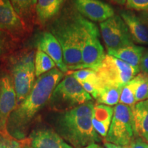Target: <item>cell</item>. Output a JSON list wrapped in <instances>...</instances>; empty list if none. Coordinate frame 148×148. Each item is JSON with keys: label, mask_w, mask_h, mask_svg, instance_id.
<instances>
[{"label": "cell", "mask_w": 148, "mask_h": 148, "mask_svg": "<svg viewBox=\"0 0 148 148\" xmlns=\"http://www.w3.org/2000/svg\"><path fill=\"white\" fill-rule=\"evenodd\" d=\"M94 106L88 101L66 110L60 118L61 135L75 147H84L101 140L92 123Z\"/></svg>", "instance_id": "obj_2"}, {"label": "cell", "mask_w": 148, "mask_h": 148, "mask_svg": "<svg viewBox=\"0 0 148 148\" xmlns=\"http://www.w3.org/2000/svg\"><path fill=\"white\" fill-rule=\"evenodd\" d=\"M16 107V95L12 76L0 73V135H10L7 126L11 113Z\"/></svg>", "instance_id": "obj_10"}, {"label": "cell", "mask_w": 148, "mask_h": 148, "mask_svg": "<svg viewBox=\"0 0 148 148\" xmlns=\"http://www.w3.org/2000/svg\"><path fill=\"white\" fill-rule=\"evenodd\" d=\"M37 49H39L45 52L54 61L57 68L62 72L66 73L68 71L64 61L63 52L61 46L56 38V37L51 32H43L38 37L36 41Z\"/></svg>", "instance_id": "obj_14"}, {"label": "cell", "mask_w": 148, "mask_h": 148, "mask_svg": "<svg viewBox=\"0 0 148 148\" xmlns=\"http://www.w3.org/2000/svg\"><path fill=\"white\" fill-rule=\"evenodd\" d=\"M80 34L82 66L81 69L95 70L105 57L104 50L99 40L97 25L78 14Z\"/></svg>", "instance_id": "obj_4"}, {"label": "cell", "mask_w": 148, "mask_h": 148, "mask_svg": "<svg viewBox=\"0 0 148 148\" xmlns=\"http://www.w3.org/2000/svg\"><path fill=\"white\" fill-rule=\"evenodd\" d=\"M123 86H106L97 99L99 104L114 106L119 101L120 95Z\"/></svg>", "instance_id": "obj_22"}, {"label": "cell", "mask_w": 148, "mask_h": 148, "mask_svg": "<svg viewBox=\"0 0 148 148\" xmlns=\"http://www.w3.org/2000/svg\"><path fill=\"white\" fill-rule=\"evenodd\" d=\"M11 74L17 106L28 96L36 81L34 51L14 61L11 68Z\"/></svg>", "instance_id": "obj_8"}, {"label": "cell", "mask_w": 148, "mask_h": 148, "mask_svg": "<svg viewBox=\"0 0 148 148\" xmlns=\"http://www.w3.org/2000/svg\"><path fill=\"white\" fill-rule=\"evenodd\" d=\"M104 146L106 148H129L128 145L127 146H122L116 145V144H113L111 143H108V142H104Z\"/></svg>", "instance_id": "obj_30"}, {"label": "cell", "mask_w": 148, "mask_h": 148, "mask_svg": "<svg viewBox=\"0 0 148 148\" xmlns=\"http://www.w3.org/2000/svg\"><path fill=\"white\" fill-rule=\"evenodd\" d=\"M75 10L92 21L103 22L114 15L111 5L100 0H73Z\"/></svg>", "instance_id": "obj_11"}, {"label": "cell", "mask_w": 148, "mask_h": 148, "mask_svg": "<svg viewBox=\"0 0 148 148\" xmlns=\"http://www.w3.org/2000/svg\"><path fill=\"white\" fill-rule=\"evenodd\" d=\"M22 140L18 141L10 135H0V148H21Z\"/></svg>", "instance_id": "obj_26"}, {"label": "cell", "mask_w": 148, "mask_h": 148, "mask_svg": "<svg viewBox=\"0 0 148 148\" xmlns=\"http://www.w3.org/2000/svg\"><path fill=\"white\" fill-rule=\"evenodd\" d=\"M146 49L143 46L132 45L117 49H108V54L124 61L133 67L139 69L142 56Z\"/></svg>", "instance_id": "obj_18"}, {"label": "cell", "mask_w": 148, "mask_h": 148, "mask_svg": "<svg viewBox=\"0 0 148 148\" xmlns=\"http://www.w3.org/2000/svg\"><path fill=\"white\" fill-rule=\"evenodd\" d=\"M29 140L34 148H73L56 132L49 129L34 131L30 135Z\"/></svg>", "instance_id": "obj_15"}, {"label": "cell", "mask_w": 148, "mask_h": 148, "mask_svg": "<svg viewBox=\"0 0 148 148\" xmlns=\"http://www.w3.org/2000/svg\"><path fill=\"white\" fill-rule=\"evenodd\" d=\"M91 99V95L71 75H66L60 81L50 98L52 106L58 109L76 107L90 101Z\"/></svg>", "instance_id": "obj_5"}, {"label": "cell", "mask_w": 148, "mask_h": 148, "mask_svg": "<svg viewBox=\"0 0 148 148\" xmlns=\"http://www.w3.org/2000/svg\"><path fill=\"white\" fill-rule=\"evenodd\" d=\"M64 73L58 68L40 75L35 81L32 89L21 104L16 107L8 121V132L10 135L20 138L37 112L50 99L52 92Z\"/></svg>", "instance_id": "obj_1"}, {"label": "cell", "mask_w": 148, "mask_h": 148, "mask_svg": "<svg viewBox=\"0 0 148 148\" xmlns=\"http://www.w3.org/2000/svg\"><path fill=\"white\" fill-rule=\"evenodd\" d=\"M56 65L54 61L47 54L39 49H37L35 53L34 69L36 77H38L51 70L54 69Z\"/></svg>", "instance_id": "obj_21"}, {"label": "cell", "mask_w": 148, "mask_h": 148, "mask_svg": "<svg viewBox=\"0 0 148 148\" xmlns=\"http://www.w3.org/2000/svg\"><path fill=\"white\" fill-rule=\"evenodd\" d=\"M132 111L134 134L148 143V99L136 103Z\"/></svg>", "instance_id": "obj_16"}, {"label": "cell", "mask_w": 148, "mask_h": 148, "mask_svg": "<svg viewBox=\"0 0 148 148\" xmlns=\"http://www.w3.org/2000/svg\"><path fill=\"white\" fill-rule=\"evenodd\" d=\"M139 14L140 16H142V17H143L144 19H145V21L148 23V11H147V12H140Z\"/></svg>", "instance_id": "obj_33"}, {"label": "cell", "mask_w": 148, "mask_h": 148, "mask_svg": "<svg viewBox=\"0 0 148 148\" xmlns=\"http://www.w3.org/2000/svg\"><path fill=\"white\" fill-rule=\"evenodd\" d=\"M134 135L132 108L118 103L114 108L113 116L105 141L127 146L134 139Z\"/></svg>", "instance_id": "obj_7"}, {"label": "cell", "mask_w": 148, "mask_h": 148, "mask_svg": "<svg viewBox=\"0 0 148 148\" xmlns=\"http://www.w3.org/2000/svg\"><path fill=\"white\" fill-rule=\"evenodd\" d=\"M136 79V87L135 90L136 102L148 99V74L139 73L135 76Z\"/></svg>", "instance_id": "obj_24"}, {"label": "cell", "mask_w": 148, "mask_h": 148, "mask_svg": "<svg viewBox=\"0 0 148 148\" xmlns=\"http://www.w3.org/2000/svg\"><path fill=\"white\" fill-rule=\"evenodd\" d=\"M0 30L14 36L26 31L25 22L16 13L10 0H0Z\"/></svg>", "instance_id": "obj_12"}, {"label": "cell", "mask_w": 148, "mask_h": 148, "mask_svg": "<svg viewBox=\"0 0 148 148\" xmlns=\"http://www.w3.org/2000/svg\"><path fill=\"white\" fill-rule=\"evenodd\" d=\"M120 16L126 24L134 43L148 45L147 22L139 14L130 10H121Z\"/></svg>", "instance_id": "obj_13"}, {"label": "cell", "mask_w": 148, "mask_h": 148, "mask_svg": "<svg viewBox=\"0 0 148 148\" xmlns=\"http://www.w3.org/2000/svg\"><path fill=\"white\" fill-rule=\"evenodd\" d=\"M78 14L75 8H66L50 27V32L60 43L64 63L69 70H79L82 66Z\"/></svg>", "instance_id": "obj_3"}, {"label": "cell", "mask_w": 148, "mask_h": 148, "mask_svg": "<svg viewBox=\"0 0 148 148\" xmlns=\"http://www.w3.org/2000/svg\"><path fill=\"white\" fill-rule=\"evenodd\" d=\"M95 71L105 86H123L139 73L140 69L107 54Z\"/></svg>", "instance_id": "obj_6"}, {"label": "cell", "mask_w": 148, "mask_h": 148, "mask_svg": "<svg viewBox=\"0 0 148 148\" xmlns=\"http://www.w3.org/2000/svg\"><path fill=\"white\" fill-rule=\"evenodd\" d=\"M65 0H37L36 14L38 21L45 25L58 15Z\"/></svg>", "instance_id": "obj_19"}, {"label": "cell", "mask_w": 148, "mask_h": 148, "mask_svg": "<svg viewBox=\"0 0 148 148\" xmlns=\"http://www.w3.org/2000/svg\"><path fill=\"white\" fill-rule=\"evenodd\" d=\"M125 7L128 10L147 12L148 11V0H127Z\"/></svg>", "instance_id": "obj_25"}, {"label": "cell", "mask_w": 148, "mask_h": 148, "mask_svg": "<svg viewBox=\"0 0 148 148\" xmlns=\"http://www.w3.org/2000/svg\"><path fill=\"white\" fill-rule=\"evenodd\" d=\"M109 1H110L111 2L114 3H116V4L123 5H125V3H126L127 0H109Z\"/></svg>", "instance_id": "obj_32"}, {"label": "cell", "mask_w": 148, "mask_h": 148, "mask_svg": "<svg viewBox=\"0 0 148 148\" xmlns=\"http://www.w3.org/2000/svg\"><path fill=\"white\" fill-rule=\"evenodd\" d=\"M139 68L142 73L148 74V49H146L142 56Z\"/></svg>", "instance_id": "obj_29"}, {"label": "cell", "mask_w": 148, "mask_h": 148, "mask_svg": "<svg viewBox=\"0 0 148 148\" xmlns=\"http://www.w3.org/2000/svg\"><path fill=\"white\" fill-rule=\"evenodd\" d=\"M7 34L0 30V57L5 53L8 45Z\"/></svg>", "instance_id": "obj_28"}, {"label": "cell", "mask_w": 148, "mask_h": 148, "mask_svg": "<svg viewBox=\"0 0 148 148\" xmlns=\"http://www.w3.org/2000/svg\"><path fill=\"white\" fill-rule=\"evenodd\" d=\"M12 6L20 17L25 22L30 21L36 12L37 0H10Z\"/></svg>", "instance_id": "obj_20"}, {"label": "cell", "mask_w": 148, "mask_h": 148, "mask_svg": "<svg viewBox=\"0 0 148 148\" xmlns=\"http://www.w3.org/2000/svg\"><path fill=\"white\" fill-rule=\"evenodd\" d=\"M82 148H103V147H101V146L97 145V144L92 143V144H90V145H88L87 146H86V147H82Z\"/></svg>", "instance_id": "obj_34"}, {"label": "cell", "mask_w": 148, "mask_h": 148, "mask_svg": "<svg viewBox=\"0 0 148 148\" xmlns=\"http://www.w3.org/2000/svg\"><path fill=\"white\" fill-rule=\"evenodd\" d=\"M99 27L107 49H117L134 44L126 24L119 15L114 14L101 22Z\"/></svg>", "instance_id": "obj_9"}, {"label": "cell", "mask_w": 148, "mask_h": 148, "mask_svg": "<svg viewBox=\"0 0 148 148\" xmlns=\"http://www.w3.org/2000/svg\"><path fill=\"white\" fill-rule=\"evenodd\" d=\"M128 147L129 148H148V143L143 138L137 136L134 138Z\"/></svg>", "instance_id": "obj_27"}, {"label": "cell", "mask_w": 148, "mask_h": 148, "mask_svg": "<svg viewBox=\"0 0 148 148\" xmlns=\"http://www.w3.org/2000/svg\"><path fill=\"white\" fill-rule=\"evenodd\" d=\"M30 143V140L26 139L22 140V147L21 148H34L33 147H30L29 145V143Z\"/></svg>", "instance_id": "obj_31"}, {"label": "cell", "mask_w": 148, "mask_h": 148, "mask_svg": "<svg viewBox=\"0 0 148 148\" xmlns=\"http://www.w3.org/2000/svg\"><path fill=\"white\" fill-rule=\"evenodd\" d=\"M114 113V108L104 104H95L92 112V123L98 134L106 137Z\"/></svg>", "instance_id": "obj_17"}, {"label": "cell", "mask_w": 148, "mask_h": 148, "mask_svg": "<svg viewBox=\"0 0 148 148\" xmlns=\"http://www.w3.org/2000/svg\"><path fill=\"white\" fill-rule=\"evenodd\" d=\"M136 87V79L134 77L129 82L123 86L120 95L119 102L122 104L126 105L131 108L136 104L135 100V90Z\"/></svg>", "instance_id": "obj_23"}]
</instances>
